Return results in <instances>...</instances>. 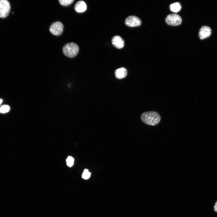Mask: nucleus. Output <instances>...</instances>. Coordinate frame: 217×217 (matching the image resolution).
<instances>
[{"mask_svg":"<svg viewBox=\"0 0 217 217\" xmlns=\"http://www.w3.org/2000/svg\"><path fill=\"white\" fill-rule=\"evenodd\" d=\"M140 118L145 124L153 126L158 124L161 120V117L159 113L154 111H147L142 113Z\"/></svg>","mask_w":217,"mask_h":217,"instance_id":"obj_1","label":"nucleus"},{"mask_svg":"<svg viewBox=\"0 0 217 217\" xmlns=\"http://www.w3.org/2000/svg\"><path fill=\"white\" fill-rule=\"evenodd\" d=\"M79 48L78 45L73 42L68 43L65 44L62 48V52L66 56L73 58L78 54Z\"/></svg>","mask_w":217,"mask_h":217,"instance_id":"obj_2","label":"nucleus"},{"mask_svg":"<svg viewBox=\"0 0 217 217\" xmlns=\"http://www.w3.org/2000/svg\"><path fill=\"white\" fill-rule=\"evenodd\" d=\"M11 5L7 0H0V18H5L7 17L9 13Z\"/></svg>","mask_w":217,"mask_h":217,"instance_id":"obj_3","label":"nucleus"},{"mask_svg":"<svg viewBox=\"0 0 217 217\" xmlns=\"http://www.w3.org/2000/svg\"><path fill=\"white\" fill-rule=\"evenodd\" d=\"M166 23L169 25L178 26L180 25L182 21L181 17L176 14L168 15L165 18Z\"/></svg>","mask_w":217,"mask_h":217,"instance_id":"obj_4","label":"nucleus"},{"mask_svg":"<svg viewBox=\"0 0 217 217\" xmlns=\"http://www.w3.org/2000/svg\"><path fill=\"white\" fill-rule=\"evenodd\" d=\"M63 29L64 26L62 24L60 21H56L51 24L49 30L53 35L59 36L62 33Z\"/></svg>","mask_w":217,"mask_h":217,"instance_id":"obj_5","label":"nucleus"},{"mask_svg":"<svg viewBox=\"0 0 217 217\" xmlns=\"http://www.w3.org/2000/svg\"><path fill=\"white\" fill-rule=\"evenodd\" d=\"M125 24L129 27H135L140 26L141 24V21L138 17L134 16H131L125 19Z\"/></svg>","mask_w":217,"mask_h":217,"instance_id":"obj_6","label":"nucleus"},{"mask_svg":"<svg viewBox=\"0 0 217 217\" xmlns=\"http://www.w3.org/2000/svg\"><path fill=\"white\" fill-rule=\"evenodd\" d=\"M211 33V28L208 26H203L200 29L199 33V36L203 39L210 36Z\"/></svg>","mask_w":217,"mask_h":217,"instance_id":"obj_7","label":"nucleus"},{"mask_svg":"<svg viewBox=\"0 0 217 217\" xmlns=\"http://www.w3.org/2000/svg\"><path fill=\"white\" fill-rule=\"evenodd\" d=\"M112 43L114 46L118 49H121L123 47L124 45V40L118 36H115L113 37Z\"/></svg>","mask_w":217,"mask_h":217,"instance_id":"obj_8","label":"nucleus"},{"mask_svg":"<svg viewBox=\"0 0 217 217\" xmlns=\"http://www.w3.org/2000/svg\"><path fill=\"white\" fill-rule=\"evenodd\" d=\"M87 6L85 2L83 1L78 2L75 5L74 9L78 13L84 12L86 9Z\"/></svg>","mask_w":217,"mask_h":217,"instance_id":"obj_9","label":"nucleus"},{"mask_svg":"<svg viewBox=\"0 0 217 217\" xmlns=\"http://www.w3.org/2000/svg\"><path fill=\"white\" fill-rule=\"evenodd\" d=\"M127 74V70L124 68H119L116 70L115 71V76L118 79H121L124 78Z\"/></svg>","mask_w":217,"mask_h":217,"instance_id":"obj_10","label":"nucleus"},{"mask_svg":"<svg viewBox=\"0 0 217 217\" xmlns=\"http://www.w3.org/2000/svg\"><path fill=\"white\" fill-rule=\"evenodd\" d=\"M181 8L180 4L178 2H176L171 4L170 5L171 10L174 12H177L179 11Z\"/></svg>","mask_w":217,"mask_h":217,"instance_id":"obj_11","label":"nucleus"},{"mask_svg":"<svg viewBox=\"0 0 217 217\" xmlns=\"http://www.w3.org/2000/svg\"><path fill=\"white\" fill-rule=\"evenodd\" d=\"M58 1L61 5L67 6L72 4L74 0H59Z\"/></svg>","mask_w":217,"mask_h":217,"instance_id":"obj_12","label":"nucleus"},{"mask_svg":"<svg viewBox=\"0 0 217 217\" xmlns=\"http://www.w3.org/2000/svg\"><path fill=\"white\" fill-rule=\"evenodd\" d=\"M10 110V107L7 105L2 106L0 108V113H4L8 112Z\"/></svg>","mask_w":217,"mask_h":217,"instance_id":"obj_13","label":"nucleus"},{"mask_svg":"<svg viewBox=\"0 0 217 217\" xmlns=\"http://www.w3.org/2000/svg\"><path fill=\"white\" fill-rule=\"evenodd\" d=\"M91 173L87 169H85L82 175V177L84 179H88L90 177Z\"/></svg>","mask_w":217,"mask_h":217,"instance_id":"obj_14","label":"nucleus"},{"mask_svg":"<svg viewBox=\"0 0 217 217\" xmlns=\"http://www.w3.org/2000/svg\"><path fill=\"white\" fill-rule=\"evenodd\" d=\"M74 160L72 157L69 156L66 159L67 165L69 167L72 166L73 165Z\"/></svg>","mask_w":217,"mask_h":217,"instance_id":"obj_15","label":"nucleus"},{"mask_svg":"<svg viewBox=\"0 0 217 217\" xmlns=\"http://www.w3.org/2000/svg\"><path fill=\"white\" fill-rule=\"evenodd\" d=\"M214 209L215 212H217V200L214 205Z\"/></svg>","mask_w":217,"mask_h":217,"instance_id":"obj_16","label":"nucleus"},{"mask_svg":"<svg viewBox=\"0 0 217 217\" xmlns=\"http://www.w3.org/2000/svg\"><path fill=\"white\" fill-rule=\"evenodd\" d=\"M2 99H0V105L2 103Z\"/></svg>","mask_w":217,"mask_h":217,"instance_id":"obj_17","label":"nucleus"}]
</instances>
